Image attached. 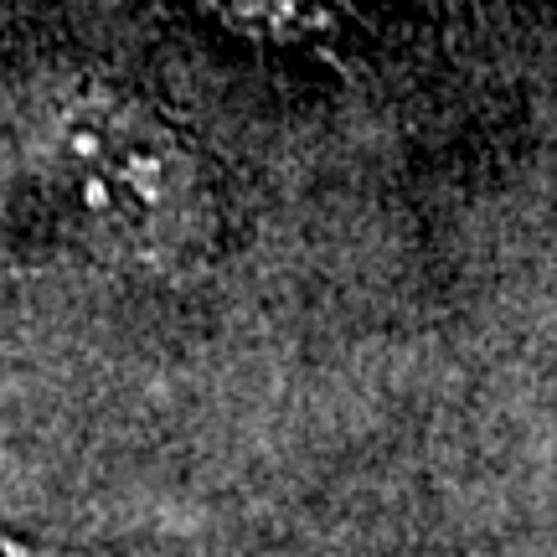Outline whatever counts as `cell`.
<instances>
[{
  "label": "cell",
  "instance_id": "6da1fadb",
  "mask_svg": "<svg viewBox=\"0 0 557 557\" xmlns=\"http://www.w3.org/2000/svg\"><path fill=\"white\" fill-rule=\"evenodd\" d=\"M58 171L103 238L160 248L197 201V160L165 120L129 99L88 94L62 114Z\"/></svg>",
  "mask_w": 557,
  "mask_h": 557
},
{
  "label": "cell",
  "instance_id": "7a4b0ae2",
  "mask_svg": "<svg viewBox=\"0 0 557 557\" xmlns=\"http://www.w3.org/2000/svg\"><path fill=\"white\" fill-rule=\"evenodd\" d=\"M0 557H41L37 547H21V542H11V537H0Z\"/></svg>",
  "mask_w": 557,
  "mask_h": 557
}]
</instances>
